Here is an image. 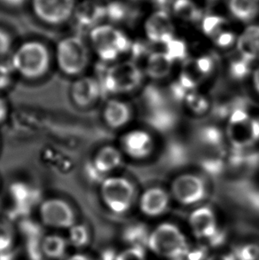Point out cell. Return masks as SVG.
<instances>
[{
    "instance_id": "obj_39",
    "label": "cell",
    "mask_w": 259,
    "mask_h": 260,
    "mask_svg": "<svg viewBox=\"0 0 259 260\" xmlns=\"http://www.w3.org/2000/svg\"><path fill=\"white\" fill-rule=\"evenodd\" d=\"M3 3L12 6V7H18L24 3L25 0H1Z\"/></svg>"
},
{
    "instance_id": "obj_3",
    "label": "cell",
    "mask_w": 259,
    "mask_h": 260,
    "mask_svg": "<svg viewBox=\"0 0 259 260\" xmlns=\"http://www.w3.org/2000/svg\"><path fill=\"white\" fill-rule=\"evenodd\" d=\"M90 39L98 56L108 62L116 60L133 48V43L129 37L112 25L96 26L91 30Z\"/></svg>"
},
{
    "instance_id": "obj_5",
    "label": "cell",
    "mask_w": 259,
    "mask_h": 260,
    "mask_svg": "<svg viewBox=\"0 0 259 260\" xmlns=\"http://www.w3.org/2000/svg\"><path fill=\"white\" fill-rule=\"evenodd\" d=\"M146 76L142 67L133 60L114 64L106 71L103 86L111 93L126 94L139 90Z\"/></svg>"
},
{
    "instance_id": "obj_4",
    "label": "cell",
    "mask_w": 259,
    "mask_h": 260,
    "mask_svg": "<svg viewBox=\"0 0 259 260\" xmlns=\"http://www.w3.org/2000/svg\"><path fill=\"white\" fill-rule=\"evenodd\" d=\"M147 244L155 255L172 259L182 257L188 249L185 235L172 223L156 226L148 236Z\"/></svg>"
},
{
    "instance_id": "obj_12",
    "label": "cell",
    "mask_w": 259,
    "mask_h": 260,
    "mask_svg": "<svg viewBox=\"0 0 259 260\" xmlns=\"http://www.w3.org/2000/svg\"><path fill=\"white\" fill-rule=\"evenodd\" d=\"M172 200L167 187L160 185H151L140 193L138 197V204L140 211L145 216L155 218L165 214Z\"/></svg>"
},
{
    "instance_id": "obj_40",
    "label": "cell",
    "mask_w": 259,
    "mask_h": 260,
    "mask_svg": "<svg viewBox=\"0 0 259 260\" xmlns=\"http://www.w3.org/2000/svg\"><path fill=\"white\" fill-rule=\"evenodd\" d=\"M67 260H91L90 257H88L87 256H85V255H83V254H76V255H73V256H71V257H69Z\"/></svg>"
},
{
    "instance_id": "obj_8",
    "label": "cell",
    "mask_w": 259,
    "mask_h": 260,
    "mask_svg": "<svg viewBox=\"0 0 259 260\" xmlns=\"http://www.w3.org/2000/svg\"><path fill=\"white\" fill-rule=\"evenodd\" d=\"M120 144L124 157L138 164L153 158L158 150L157 139L153 132L142 127L127 130L121 137Z\"/></svg>"
},
{
    "instance_id": "obj_23",
    "label": "cell",
    "mask_w": 259,
    "mask_h": 260,
    "mask_svg": "<svg viewBox=\"0 0 259 260\" xmlns=\"http://www.w3.org/2000/svg\"><path fill=\"white\" fill-rule=\"evenodd\" d=\"M66 240L59 236H47L42 240L41 249L44 256L51 259H60L67 251Z\"/></svg>"
},
{
    "instance_id": "obj_37",
    "label": "cell",
    "mask_w": 259,
    "mask_h": 260,
    "mask_svg": "<svg viewBox=\"0 0 259 260\" xmlns=\"http://www.w3.org/2000/svg\"><path fill=\"white\" fill-rule=\"evenodd\" d=\"M7 109L6 103L2 99H0V123L3 122L7 116Z\"/></svg>"
},
{
    "instance_id": "obj_30",
    "label": "cell",
    "mask_w": 259,
    "mask_h": 260,
    "mask_svg": "<svg viewBox=\"0 0 259 260\" xmlns=\"http://www.w3.org/2000/svg\"><path fill=\"white\" fill-rule=\"evenodd\" d=\"M14 244V233L3 222H0V255L10 252Z\"/></svg>"
},
{
    "instance_id": "obj_14",
    "label": "cell",
    "mask_w": 259,
    "mask_h": 260,
    "mask_svg": "<svg viewBox=\"0 0 259 260\" xmlns=\"http://www.w3.org/2000/svg\"><path fill=\"white\" fill-rule=\"evenodd\" d=\"M188 222L193 235L200 239H213L218 234L216 213L206 205L196 208L191 212Z\"/></svg>"
},
{
    "instance_id": "obj_41",
    "label": "cell",
    "mask_w": 259,
    "mask_h": 260,
    "mask_svg": "<svg viewBox=\"0 0 259 260\" xmlns=\"http://www.w3.org/2000/svg\"><path fill=\"white\" fill-rule=\"evenodd\" d=\"M131 1H141V0H131Z\"/></svg>"
},
{
    "instance_id": "obj_17",
    "label": "cell",
    "mask_w": 259,
    "mask_h": 260,
    "mask_svg": "<svg viewBox=\"0 0 259 260\" xmlns=\"http://www.w3.org/2000/svg\"><path fill=\"white\" fill-rule=\"evenodd\" d=\"M102 85L95 78L85 77L74 83L71 96L79 107H87L94 103L102 93Z\"/></svg>"
},
{
    "instance_id": "obj_18",
    "label": "cell",
    "mask_w": 259,
    "mask_h": 260,
    "mask_svg": "<svg viewBox=\"0 0 259 260\" xmlns=\"http://www.w3.org/2000/svg\"><path fill=\"white\" fill-rule=\"evenodd\" d=\"M235 47L241 56L259 63V24L247 26L239 34Z\"/></svg>"
},
{
    "instance_id": "obj_36",
    "label": "cell",
    "mask_w": 259,
    "mask_h": 260,
    "mask_svg": "<svg viewBox=\"0 0 259 260\" xmlns=\"http://www.w3.org/2000/svg\"><path fill=\"white\" fill-rule=\"evenodd\" d=\"M155 7L160 10L170 11L172 10L173 5L176 2V0H154Z\"/></svg>"
},
{
    "instance_id": "obj_13",
    "label": "cell",
    "mask_w": 259,
    "mask_h": 260,
    "mask_svg": "<svg viewBox=\"0 0 259 260\" xmlns=\"http://www.w3.org/2000/svg\"><path fill=\"white\" fill-rule=\"evenodd\" d=\"M43 223L53 229H71L75 224V213L70 204L60 199L45 201L39 209Z\"/></svg>"
},
{
    "instance_id": "obj_26",
    "label": "cell",
    "mask_w": 259,
    "mask_h": 260,
    "mask_svg": "<svg viewBox=\"0 0 259 260\" xmlns=\"http://www.w3.org/2000/svg\"><path fill=\"white\" fill-rule=\"evenodd\" d=\"M132 14L129 6L121 1H112L106 7V16L112 21L120 22L126 20Z\"/></svg>"
},
{
    "instance_id": "obj_27",
    "label": "cell",
    "mask_w": 259,
    "mask_h": 260,
    "mask_svg": "<svg viewBox=\"0 0 259 260\" xmlns=\"http://www.w3.org/2000/svg\"><path fill=\"white\" fill-rule=\"evenodd\" d=\"M148 236L149 235H147L146 229L143 225H140L130 226L123 234L124 240L131 244H133V246L134 247H142L141 245L144 243H147Z\"/></svg>"
},
{
    "instance_id": "obj_24",
    "label": "cell",
    "mask_w": 259,
    "mask_h": 260,
    "mask_svg": "<svg viewBox=\"0 0 259 260\" xmlns=\"http://www.w3.org/2000/svg\"><path fill=\"white\" fill-rule=\"evenodd\" d=\"M228 23V20L221 15L208 14L201 21V28L204 35L212 39L215 36L225 28Z\"/></svg>"
},
{
    "instance_id": "obj_21",
    "label": "cell",
    "mask_w": 259,
    "mask_h": 260,
    "mask_svg": "<svg viewBox=\"0 0 259 260\" xmlns=\"http://www.w3.org/2000/svg\"><path fill=\"white\" fill-rule=\"evenodd\" d=\"M181 102L187 112L193 116H203L211 109L210 99L198 90H193L186 93Z\"/></svg>"
},
{
    "instance_id": "obj_11",
    "label": "cell",
    "mask_w": 259,
    "mask_h": 260,
    "mask_svg": "<svg viewBox=\"0 0 259 260\" xmlns=\"http://www.w3.org/2000/svg\"><path fill=\"white\" fill-rule=\"evenodd\" d=\"M36 15L49 24H60L75 13V0H32Z\"/></svg>"
},
{
    "instance_id": "obj_10",
    "label": "cell",
    "mask_w": 259,
    "mask_h": 260,
    "mask_svg": "<svg viewBox=\"0 0 259 260\" xmlns=\"http://www.w3.org/2000/svg\"><path fill=\"white\" fill-rule=\"evenodd\" d=\"M144 33L151 44L165 46L175 37V26L168 11H154L144 22Z\"/></svg>"
},
{
    "instance_id": "obj_42",
    "label": "cell",
    "mask_w": 259,
    "mask_h": 260,
    "mask_svg": "<svg viewBox=\"0 0 259 260\" xmlns=\"http://www.w3.org/2000/svg\"><path fill=\"white\" fill-rule=\"evenodd\" d=\"M212 1H215V0H212Z\"/></svg>"
},
{
    "instance_id": "obj_33",
    "label": "cell",
    "mask_w": 259,
    "mask_h": 260,
    "mask_svg": "<svg viewBox=\"0 0 259 260\" xmlns=\"http://www.w3.org/2000/svg\"><path fill=\"white\" fill-rule=\"evenodd\" d=\"M10 68L0 63V90L7 88L11 83Z\"/></svg>"
},
{
    "instance_id": "obj_20",
    "label": "cell",
    "mask_w": 259,
    "mask_h": 260,
    "mask_svg": "<svg viewBox=\"0 0 259 260\" xmlns=\"http://www.w3.org/2000/svg\"><path fill=\"white\" fill-rule=\"evenodd\" d=\"M228 7L232 16L242 22H250L259 14L258 0H228Z\"/></svg>"
},
{
    "instance_id": "obj_38",
    "label": "cell",
    "mask_w": 259,
    "mask_h": 260,
    "mask_svg": "<svg viewBox=\"0 0 259 260\" xmlns=\"http://www.w3.org/2000/svg\"><path fill=\"white\" fill-rule=\"evenodd\" d=\"M116 255L113 250H106L105 252L102 255V260H116Z\"/></svg>"
},
{
    "instance_id": "obj_9",
    "label": "cell",
    "mask_w": 259,
    "mask_h": 260,
    "mask_svg": "<svg viewBox=\"0 0 259 260\" xmlns=\"http://www.w3.org/2000/svg\"><path fill=\"white\" fill-rule=\"evenodd\" d=\"M58 66L65 74L75 76L86 68L89 60L86 45L77 37L62 39L57 46Z\"/></svg>"
},
{
    "instance_id": "obj_2",
    "label": "cell",
    "mask_w": 259,
    "mask_h": 260,
    "mask_svg": "<svg viewBox=\"0 0 259 260\" xmlns=\"http://www.w3.org/2000/svg\"><path fill=\"white\" fill-rule=\"evenodd\" d=\"M171 197L182 206H196L202 204L210 193L206 177L198 172H180L173 176L168 186Z\"/></svg>"
},
{
    "instance_id": "obj_16",
    "label": "cell",
    "mask_w": 259,
    "mask_h": 260,
    "mask_svg": "<svg viewBox=\"0 0 259 260\" xmlns=\"http://www.w3.org/2000/svg\"><path fill=\"white\" fill-rule=\"evenodd\" d=\"M133 107L119 99H111L106 103L103 109V118L111 129H123L133 118Z\"/></svg>"
},
{
    "instance_id": "obj_15",
    "label": "cell",
    "mask_w": 259,
    "mask_h": 260,
    "mask_svg": "<svg viewBox=\"0 0 259 260\" xmlns=\"http://www.w3.org/2000/svg\"><path fill=\"white\" fill-rule=\"evenodd\" d=\"M175 61L164 51H153L147 53L142 70L147 78L153 81H161L168 78L174 71Z\"/></svg>"
},
{
    "instance_id": "obj_28",
    "label": "cell",
    "mask_w": 259,
    "mask_h": 260,
    "mask_svg": "<svg viewBox=\"0 0 259 260\" xmlns=\"http://www.w3.org/2000/svg\"><path fill=\"white\" fill-rule=\"evenodd\" d=\"M238 36L235 34V32L224 28L222 31L219 32L217 36H215L211 41L214 44V46L217 48L221 50H228L231 48L232 46H236Z\"/></svg>"
},
{
    "instance_id": "obj_35",
    "label": "cell",
    "mask_w": 259,
    "mask_h": 260,
    "mask_svg": "<svg viewBox=\"0 0 259 260\" xmlns=\"http://www.w3.org/2000/svg\"><path fill=\"white\" fill-rule=\"evenodd\" d=\"M186 257L187 260H202L204 257V251L203 249H196V250H189V248L186 250V253L182 257Z\"/></svg>"
},
{
    "instance_id": "obj_7",
    "label": "cell",
    "mask_w": 259,
    "mask_h": 260,
    "mask_svg": "<svg viewBox=\"0 0 259 260\" xmlns=\"http://www.w3.org/2000/svg\"><path fill=\"white\" fill-rule=\"evenodd\" d=\"M101 194L109 211L116 214H123L129 211L137 199L136 186L126 177L111 176L103 179Z\"/></svg>"
},
{
    "instance_id": "obj_6",
    "label": "cell",
    "mask_w": 259,
    "mask_h": 260,
    "mask_svg": "<svg viewBox=\"0 0 259 260\" xmlns=\"http://www.w3.org/2000/svg\"><path fill=\"white\" fill-rule=\"evenodd\" d=\"M49 62L48 50L39 42L24 43L12 58V66L14 70L29 79L42 77L48 70Z\"/></svg>"
},
{
    "instance_id": "obj_25",
    "label": "cell",
    "mask_w": 259,
    "mask_h": 260,
    "mask_svg": "<svg viewBox=\"0 0 259 260\" xmlns=\"http://www.w3.org/2000/svg\"><path fill=\"white\" fill-rule=\"evenodd\" d=\"M165 51L175 62L177 60L185 61L188 58L187 45L182 39H177L176 37L165 45Z\"/></svg>"
},
{
    "instance_id": "obj_1",
    "label": "cell",
    "mask_w": 259,
    "mask_h": 260,
    "mask_svg": "<svg viewBox=\"0 0 259 260\" xmlns=\"http://www.w3.org/2000/svg\"><path fill=\"white\" fill-rule=\"evenodd\" d=\"M228 144L237 152H245L259 144V116L244 109H234L224 130Z\"/></svg>"
},
{
    "instance_id": "obj_34",
    "label": "cell",
    "mask_w": 259,
    "mask_h": 260,
    "mask_svg": "<svg viewBox=\"0 0 259 260\" xmlns=\"http://www.w3.org/2000/svg\"><path fill=\"white\" fill-rule=\"evenodd\" d=\"M11 39L6 32L0 29V56L5 55L10 49Z\"/></svg>"
},
{
    "instance_id": "obj_19",
    "label": "cell",
    "mask_w": 259,
    "mask_h": 260,
    "mask_svg": "<svg viewBox=\"0 0 259 260\" xmlns=\"http://www.w3.org/2000/svg\"><path fill=\"white\" fill-rule=\"evenodd\" d=\"M124 159L121 149L114 146H105L99 150L93 160L95 170L100 173H109L118 169Z\"/></svg>"
},
{
    "instance_id": "obj_31",
    "label": "cell",
    "mask_w": 259,
    "mask_h": 260,
    "mask_svg": "<svg viewBox=\"0 0 259 260\" xmlns=\"http://www.w3.org/2000/svg\"><path fill=\"white\" fill-rule=\"evenodd\" d=\"M116 260H147L142 247H131L117 254Z\"/></svg>"
},
{
    "instance_id": "obj_32",
    "label": "cell",
    "mask_w": 259,
    "mask_h": 260,
    "mask_svg": "<svg viewBox=\"0 0 259 260\" xmlns=\"http://www.w3.org/2000/svg\"><path fill=\"white\" fill-rule=\"evenodd\" d=\"M249 85L252 89L253 93L256 94L259 98V63H256V66L253 67L252 71L250 73L249 79Z\"/></svg>"
},
{
    "instance_id": "obj_29",
    "label": "cell",
    "mask_w": 259,
    "mask_h": 260,
    "mask_svg": "<svg viewBox=\"0 0 259 260\" xmlns=\"http://www.w3.org/2000/svg\"><path fill=\"white\" fill-rule=\"evenodd\" d=\"M70 243L77 248H83L90 242V234L88 229L82 225H74L70 231Z\"/></svg>"
},
{
    "instance_id": "obj_22",
    "label": "cell",
    "mask_w": 259,
    "mask_h": 260,
    "mask_svg": "<svg viewBox=\"0 0 259 260\" xmlns=\"http://www.w3.org/2000/svg\"><path fill=\"white\" fill-rule=\"evenodd\" d=\"M171 11L175 17L186 22L203 20V10L193 0H176Z\"/></svg>"
}]
</instances>
